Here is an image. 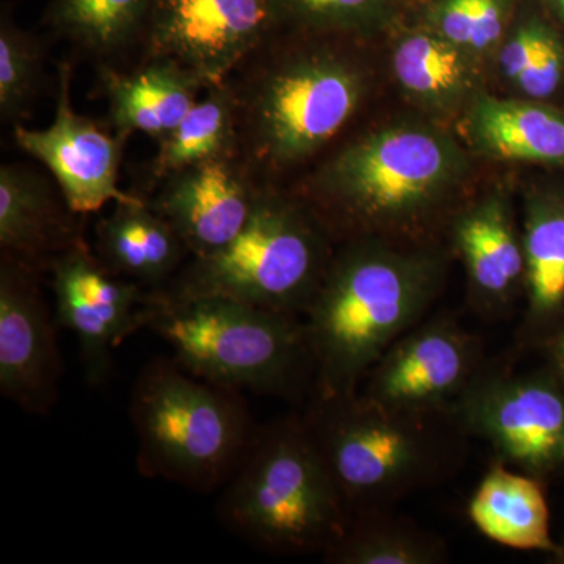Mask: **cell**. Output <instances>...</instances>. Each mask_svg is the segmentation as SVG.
I'll list each match as a JSON object with an SVG mask.
<instances>
[{"mask_svg": "<svg viewBox=\"0 0 564 564\" xmlns=\"http://www.w3.org/2000/svg\"><path fill=\"white\" fill-rule=\"evenodd\" d=\"M46 272L58 326L76 336L85 383L101 388L113 373L117 348L148 328L154 293L107 269L85 237L55 256Z\"/></svg>", "mask_w": 564, "mask_h": 564, "instance_id": "obj_10", "label": "cell"}, {"mask_svg": "<svg viewBox=\"0 0 564 564\" xmlns=\"http://www.w3.org/2000/svg\"><path fill=\"white\" fill-rule=\"evenodd\" d=\"M443 538L391 510L351 516L344 533L322 554L329 564H443Z\"/></svg>", "mask_w": 564, "mask_h": 564, "instance_id": "obj_25", "label": "cell"}, {"mask_svg": "<svg viewBox=\"0 0 564 564\" xmlns=\"http://www.w3.org/2000/svg\"><path fill=\"white\" fill-rule=\"evenodd\" d=\"M150 162V184L158 188L170 174L196 163L239 155V118L229 80L207 88Z\"/></svg>", "mask_w": 564, "mask_h": 564, "instance_id": "obj_24", "label": "cell"}, {"mask_svg": "<svg viewBox=\"0 0 564 564\" xmlns=\"http://www.w3.org/2000/svg\"><path fill=\"white\" fill-rule=\"evenodd\" d=\"M470 52L437 32L404 36L392 55V68L403 90L434 110L458 106L473 91Z\"/></svg>", "mask_w": 564, "mask_h": 564, "instance_id": "obj_26", "label": "cell"}, {"mask_svg": "<svg viewBox=\"0 0 564 564\" xmlns=\"http://www.w3.org/2000/svg\"><path fill=\"white\" fill-rule=\"evenodd\" d=\"M552 7L564 18V0H551Z\"/></svg>", "mask_w": 564, "mask_h": 564, "instance_id": "obj_34", "label": "cell"}, {"mask_svg": "<svg viewBox=\"0 0 564 564\" xmlns=\"http://www.w3.org/2000/svg\"><path fill=\"white\" fill-rule=\"evenodd\" d=\"M302 417L350 518L447 484L466 458L469 437L451 414L397 410L361 391L311 397Z\"/></svg>", "mask_w": 564, "mask_h": 564, "instance_id": "obj_4", "label": "cell"}, {"mask_svg": "<svg viewBox=\"0 0 564 564\" xmlns=\"http://www.w3.org/2000/svg\"><path fill=\"white\" fill-rule=\"evenodd\" d=\"M152 293L148 329L195 377L239 392L313 397L315 366L303 317L221 296L165 300Z\"/></svg>", "mask_w": 564, "mask_h": 564, "instance_id": "obj_6", "label": "cell"}, {"mask_svg": "<svg viewBox=\"0 0 564 564\" xmlns=\"http://www.w3.org/2000/svg\"><path fill=\"white\" fill-rule=\"evenodd\" d=\"M129 414L139 473L199 494L228 484L258 430L242 392L202 380L174 358L141 370Z\"/></svg>", "mask_w": 564, "mask_h": 564, "instance_id": "obj_7", "label": "cell"}, {"mask_svg": "<svg viewBox=\"0 0 564 564\" xmlns=\"http://www.w3.org/2000/svg\"><path fill=\"white\" fill-rule=\"evenodd\" d=\"M57 106L46 129L14 126L18 148L43 163L70 210L80 217L109 203L139 202L141 196L122 192L120 170L128 133H109L73 106V65H58Z\"/></svg>", "mask_w": 564, "mask_h": 564, "instance_id": "obj_13", "label": "cell"}, {"mask_svg": "<svg viewBox=\"0 0 564 564\" xmlns=\"http://www.w3.org/2000/svg\"><path fill=\"white\" fill-rule=\"evenodd\" d=\"M510 0H437L430 11L434 32L469 52L502 39Z\"/></svg>", "mask_w": 564, "mask_h": 564, "instance_id": "obj_29", "label": "cell"}, {"mask_svg": "<svg viewBox=\"0 0 564 564\" xmlns=\"http://www.w3.org/2000/svg\"><path fill=\"white\" fill-rule=\"evenodd\" d=\"M545 345H547L549 361H551L549 367L564 383V315Z\"/></svg>", "mask_w": 564, "mask_h": 564, "instance_id": "obj_32", "label": "cell"}, {"mask_svg": "<svg viewBox=\"0 0 564 564\" xmlns=\"http://www.w3.org/2000/svg\"><path fill=\"white\" fill-rule=\"evenodd\" d=\"M336 240L296 193L262 188L243 231L223 250L192 258L161 291L165 300L221 296L303 317Z\"/></svg>", "mask_w": 564, "mask_h": 564, "instance_id": "obj_8", "label": "cell"}, {"mask_svg": "<svg viewBox=\"0 0 564 564\" xmlns=\"http://www.w3.org/2000/svg\"><path fill=\"white\" fill-rule=\"evenodd\" d=\"M455 250L466 267L469 304L484 322L508 317L525 292V254L510 207L489 196L456 214Z\"/></svg>", "mask_w": 564, "mask_h": 564, "instance_id": "obj_16", "label": "cell"}, {"mask_svg": "<svg viewBox=\"0 0 564 564\" xmlns=\"http://www.w3.org/2000/svg\"><path fill=\"white\" fill-rule=\"evenodd\" d=\"M445 278L447 256L440 247L378 237L340 242L303 315L315 366L313 397L359 391L381 356L425 321Z\"/></svg>", "mask_w": 564, "mask_h": 564, "instance_id": "obj_2", "label": "cell"}, {"mask_svg": "<svg viewBox=\"0 0 564 564\" xmlns=\"http://www.w3.org/2000/svg\"><path fill=\"white\" fill-rule=\"evenodd\" d=\"M217 516L234 536L280 555L323 554L350 519L302 413L258 426Z\"/></svg>", "mask_w": 564, "mask_h": 564, "instance_id": "obj_5", "label": "cell"}, {"mask_svg": "<svg viewBox=\"0 0 564 564\" xmlns=\"http://www.w3.org/2000/svg\"><path fill=\"white\" fill-rule=\"evenodd\" d=\"M44 270L0 252V393L29 414L47 415L61 393L57 318Z\"/></svg>", "mask_w": 564, "mask_h": 564, "instance_id": "obj_14", "label": "cell"}, {"mask_svg": "<svg viewBox=\"0 0 564 564\" xmlns=\"http://www.w3.org/2000/svg\"><path fill=\"white\" fill-rule=\"evenodd\" d=\"M350 35L280 29L229 77L240 152L263 184L322 154L356 117L369 73ZM280 187V185H278Z\"/></svg>", "mask_w": 564, "mask_h": 564, "instance_id": "obj_1", "label": "cell"}, {"mask_svg": "<svg viewBox=\"0 0 564 564\" xmlns=\"http://www.w3.org/2000/svg\"><path fill=\"white\" fill-rule=\"evenodd\" d=\"M551 558L549 563L552 564H564V538L560 543H555L554 551L551 552Z\"/></svg>", "mask_w": 564, "mask_h": 564, "instance_id": "obj_33", "label": "cell"}, {"mask_svg": "<svg viewBox=\"0 0 564 564\" xmlns=\"http://www.w3.org/2000/svg\"><path fill=\"white\" fill-rule=\"evenodd\" d=\"M40 39L25 32L9 13L0 21V118L20 124L39 98L44 74Z\"/></svg>", "mask_w": 564, "mask_h": 564, "instance_id": "obj_27", "label": "cell"}, {"mask_svg": "<svg viewBox=\"0 0 564 564\" xmlns=\"http://www.w3.org/2000/svg\"><path fill=\"white\" fill-rule=\"evenodd\" d=\"M451 415L511 469L544 480L564 467V383L551 367L514 372L485 366Z\"/></svg>", "mask_w": 564, "mask_h": 564, "instance_id": "obj_9", "label": "cell"}, {"mask_svg": "<svg viewBox=\"0 0 564 564\" xmlns=\"http://www.w3.org/2000/svg\"><path fill=\"white\" fill-rule=\"evenodd\" d=\"M522 243L527 307L519 334L522 344H545L564 315V202H530Z\"/></svg>", "mask_w": 564, "mask_h": 564, "instance_id": "obj_21", "label": "cell"}, {"mask_svg": "<svg viewBox=\"0 0 564 564\" xmlns=\"http://www.w3.org/2000/svg\"><path fill=\"white\" fill-rule=\"evenodd\" d=\"M564 51L562 43L551 31L547 32L540 51L530 68L516 87L521 88L527 96L544 99L554 95L563 79Z\"/></svg>", "mask_w": 564, "mask_h": 564, "instance_id": "obj_30", "label": "cell"}, {"mask_svg": "<svg viewBox=\"0 0 564 564\" xmlns=\"http://www.w3.org/2000/svg\"><path fill=\"white\" fill-rule=\"evenodd\" d=\"M95 232L104 265L151 292L165 288L192 258L176 229L144 198L115 204Z\"/></svg>", "mask_w": 564, "mask_h": 564, "instance_id": "obj_19", "label": "cell"}, {"mask_svg": "<svg viewBox=\"0 0 564 564\" xmlns=\"http://www.w3.org/2000/svg\"><path fill=\"white\" fill-rule=\"evenodd\" d=\"M278 29L272 0H154L140 58H172L214 87Z\"/></svg>", "mask_w": 564, "mask_h": 564, "instance_id": "obj_11", "label": "cell"}, {"mask_svg": "<svg viewBox=\"0 0 564 564\" xmlns=\"http://www.w3.org/2000/svg\"><path fill=\"white\" fill-rule=\"evenodd\" d=\"M281 29L359 35L383 21L399 0H272Z\"/></svg>", "mask_w": 564, "mask_h": 564, "instance_id": "obj_28", "label": "cell"}, {"mask_svg": "<svg viewBox=\"0 0 564 564\" xmlns=\"http://www.w3.org/2000/svg\"><path fill=\"white\" fill-rule=\"evenodd\" d=\"M467 170L454 140L422 126L364 133L303 182V199L336 242L378 237L426 243ZM406 245V243H404Z\"/></svg>", "mask_w": 564, "mask_h": 564, "instance_id": "obj_3", "label": "cell"}, {"mask_svg": "<svg viewBox=\"0 0 564 564\" xmlns=\"http://www.w3.org/2000/svg\"><path fill=\"white\" fill-rule=\"evenodd\" d=\"M469 135L494 159L564 162V118L538 104L481 96L469 115Z\"/></svg>", "mask_w": 564, "mask_h": 564, "instance_id": "obj_22", "label": "cell"}, {"mask_svg": "<svg viewBox=\"0 0 564 564\" xmlns=\"http://www.w3.org/2000/svg\"><path fill=\"white\" fill-rule=\"evenodd\" d=\"M541 481L496 459L467 507L470 522L505 547L551 554L555 541Z\"/></svg>", "mask_w": 564, "mask_h": 564, "instance_id": "obj_20", "label": "cell"}, {"mask_svg": "<svg viewBox=\"0 0 564 564\" xmlns=\"http://www.w3.org/2000/svg\"><path fill=\"white\" fill-rule=\"evenodd\" d=\"M485 366L481 340L455 317L436 315L400 337L359 391L397 410L451 414Z\"/></svg>", "mask_w": 564, "mask_h": 564, "instance_id": "obj_12", "label": "cell"}, {"mask_svg": "<svg viewBox=\"0 0 564 564\" xmlns=\"http://www.w3.org/2000/svg\"><path fill=\"white\" fill-rule=\"evenodd\" d=\"M80 215L46 177L20 163L0 169V252L46 272L55 256L84 239Z\"/></svg>", "mask_w": 564, "mask_h": 564, "instance_id": "obj_18", "label": "cell"}, {"mask_svg": "<svg viewBox=\"0 0 564 564\" xmlns=\"http://www.w3.org/2000/svg\"><path fill=\"white\" fill-rule=\"evenodd\" d=\"M265 185L242 154L229 155L170 174L148 203L176 229L192 258H206L243 231Z\"/></svg>", "mask_w": 564, "mask_h": 564, "instance_id": "obj_15", "label": "cell"}, {"mask_svg": "<svg viewBox=\"0 0 564 564\" xmlns=\"http://www.w3.org/2000/svg\"><path fill=\"white\" fill-rule=\"evenodd\" d=\"M154 0H52L47 28L98 65L141 47Z\"/></svg>", "mask_w": 564, "mask_h": 564, "instance_id": "obj_23", "label": "cell"}, {"mask_svg": "<svg viewBox=\"0 0 564 564\" xmlns=\"http://www.w3.org/2000/svg\"><path fill=\"white\" fill-rule=\"evenodd\" d=\"M547 32L540 22H527L505 43L500 52V69L511 84L518 85L522 79L536 57Z\"/></svg>", "mask_w": 564, "mask_h": 564, "instance_id": "obj_31", "label": "cell"}, {"mask_svg": "<svg viewBox=\"0 0 564 564\" xmlns=\"http://www.w3.org/2000/svg\"><path fill=\"white\" fill-rule=\"evenodd\" d=\"M98 66L115 132L144 133L155 143L176 129L209 88L172 58H140L132 69Z\"/></svg>", "mask_w": 564, "mask_h": 564, "instance_id": "obj_17", "label": "cell"}]
</instances>
